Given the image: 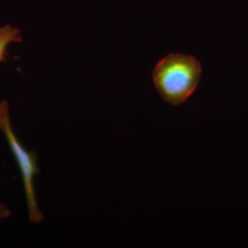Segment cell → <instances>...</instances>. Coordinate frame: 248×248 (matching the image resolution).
<instances>
[{
	"label": "cell",
	"mask_w": 248,
	"mask_h": 248,
	"mask_svg": "<svg viewBox=\"0 0 248 248\" xmlns=\"http://www.w3.org/2000/svg\"><path fill=\"white\" fill-rule=\"evenodd\" d=\"M21 31L17 28L12 27L11 24L0 27V62L6 60V51L11 43H21Z\"/></svg>",
	"instance_id": "3957f363"
},
{
	"label": "cell",
	"mask_w": 248,
	"mask_h": 248,
	"mask_svg": "<svg viewBox=\"0 0 248 248\" xmlns=\"http://www.w3.org/2000/svg\"><path fill=\"white\" fill-rule=\"evenodd\" d=\"M202 76L201 62L193 55L169 53L152 70L154 88L166 104L178 107L197 91Z\"/></svg>",
	"instance_id": "6da1fadb"
},
{
	"label": "cell",
	"mask_w": 248,
	"mask_h": 248,
	"mask_svg": "<svg viewBox=\"0 0 248 248\" xmlns=\"http://www.w3.org/2000/svg\"><path fill=\"white\" fill-rule=\"evenodd\" d=\"M9 216H11V210H9V208L5 203H2L1 201H0V221H1V219L8 218Z\"/></svg>",
	"instance_id": "277c9868"
},
{
	"label": "cell",
	"mask_w": 248,
	"mask_h": 248,
	"mask_svg": "<svg viewBox=\"0 0 248 248\" xmlns=\"http://www.w3.org/2000/svg\"><path fill=\"white\" fill-rule=\"evenodd\" d=\"M0 130L7 139L12 153L16 160L17 166L20 167L29 219L31 222L38 224V223L43 222L44 215H43L38 202H37L35 191V178L39 172L38 164H37V154L35 152H30L27 148H24L21 141L17 139L11 122L9 105L6 100L0 101Z\"/></svg>",
	"instance_id": "7a4b0ae2"
}]
</instances>
